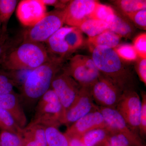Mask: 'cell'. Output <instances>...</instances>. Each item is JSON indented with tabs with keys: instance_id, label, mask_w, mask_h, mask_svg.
<instances>
[{
	"instance_id": "cell-22",
	"label": "cell",
	"mask_w": 146,
	"mask_h": 146,
	"mask_svg": "<svg viewBox=\"0 0 146 146\" xmlns=\"http://www.w3.org/2000/svg\"><path fill=\"white\" fill-rule=\"evenodd\" d=\"M45 131L47 146H69L68 138L58 128L48 127Z\"/></svg>"
},
{
	"instance_id": "cell-29",
	"label": "cell",
	"mask_w": 146,
	"mask_h": 146,
	"mask_svg": "<svg viewBox=\"0 0 146 146\" xmlns=\"http://www.w3.org/2000/svg\"><path fill=\"white\" fill-rule=\"evenodd\" d=\"M124 14L137 28L146 30V9Z\"/></svg>"
},
{
	"instance_id": "cell-5",
	"label": "cell",
	"mask_w": 146,
	"mask_h": 146,
	"mask_svg": "<svg viewBox=\"0 0 146 146\" xmlns=\"http://www.w3.org/2000/svg\"><path fill=\"white\" fill-rule=\"evenodd\" d=\"M65 18V9L47 12L41 21L25 31L23 34V42L45 43L63 27Z\"/></svg>"
},
{
	"instance_id": "cell-20",
	"label": "cell",
	"mask_w": 146,
	"mask_h": 146,
	"mask_svg": "<svg viewBox=\"0 0 146 146\" xmlns=\"http://www.w3.org/2000/svg\"><path fill=\"white\" fill-rule=\"evenodd\" d=\"M112 131L108 127L100 128L89 131L77 138L85 146H101Z\"/></svg>"
},
{
	"instance_id": "cell-26",
	"label": "cell",
	"mask_w": 146,
	"mask_h": 146,
	"mask_svg": "<svg viewBox=\"0 0 146 146\" xmlns=\"http://www.w3.org/2000/svg\"><path fill=\"white\" fill-rule=\"evenodd\" d=\"M65 39L71 52H72L79 48L83 44L82 32L78 27H75L66 35Z\"/></svg>"
},
{
	"instance_id": "cell-13",
	"label": "cell",
	"mask_w": 146,
	"mask_h": 146,
	"mask_svg": "<svg viewBox=\"0 0 146 146\" xmlns=\"http://www.w3.org/2000/svg\"><path fill=\"white\" fill-rule=\"evenodd\" d=\"M47 13L46 6L42 0H23L16 9V16L20 23L29 27L41 21Z\"/></svg>"
},
{
	"instance_id": "cell-8",
	"label": "cell",
	"mask_w": 146,
	"mask_h": 146,
	"mask_svg": "<svg viewBox=\"0 0 146 146\" xmlns=\"http://www.w3.org/2000/svg\"><path fill=\"white\" fill-rule=\"evenodd\" d=\"M115 109L131 129L140 136L139 128L141 100L135 90L123 91Z\"/></svg>"
},
{
	"instance_id": "cell-17",
	"label": "cell",
	"mask_w": 146,
	"mask_h": 146,
	"mask_svg": "<svg viewBox=\"0 0 146 146\" xmlns=\"http://www.w3.org/2000/svg\"><path fill=\"white\" fill-rule=\"evenodd\" d=\"M45 127L30 123L21 128L17 134L22 146H47Z\"/></svg>"
},
{
	"instance_id": "cell-18",
	"label": "cell",
	"mask_w": 146,
	"mask_h": 146,
	"mask_svg": "<svg viewBox=\"0 0 146 146\" xmlns=\"http://www.w3.org/2000/svg\"><path fill=\"white\" fill-rule=\"evenodd\" d=\"M108 29L120 37L129 38L134 34L135 30L131 23L125 17L115 12L106 21Z\"/></svg>"
},
{
	"instance_id": "cell-25",
	"label": "cell",
	"mask_w": 146,
	"mask_h": 146,
	"mask_svg": "<svg viewBox=\"0 0 146 146\" xmlns=\"http://www.w3.org/2000/svg\"><path fill=\"white\" fill-rule=\"evenodd\" d=\"M21 128L8 112L0 108V129L18 134Z\"/></svg>"
},
{
	"instance_id": "cell-11",
	"label": "cell",
	"mask_w": 146,
	"mask_h": 146,
	"mask_svg": "<svg viewBox=\"0 0 146 146\" xmlns=\"http://www.w3.org/2000/svg\"><path fill=\"white\" fill-rule=\"evenodd\" d=\"M98 108L91 95V88L82 86L77 98L65 112L63 124L68 127L90 112L98 110Z\"/></svg>"
},
{
	"instance_id": "cell-15",
	"label": "cell",
	"mask_w": 146,
	"mask_h": 146,
	"mask_svg": "<svg viewBox=\"0 0 146 146\" xmlns=\"http://www.w3.org/2000/svg\"><path fill=\"white\" fill-rule=\"evenodd\" d=\"M0 108L6 110L21 128L27 125V118L20 96L15 92L0 95Z\"/></svg>"
},
{
	"instance_id": "cell-27",
	"label": "cell",
	"mask_w": 146,
	"mask_h": 146,
	"mask_svg": "<svg viewBox=\"0 0 146 146\" xmlns=\"http://www.w3.org/2000/svg\"><path fill=\"white\" fill-rule=\"evenodd\" d=\"M117 54L124 61H135L138 56L133 45L124 44L119 45L114 49Z\"/></svg>"
},
{
	"instance_id": "cell-14",
	"label": "cell",
	"mask_w": 146,
	"mask_h": 146,
	"mask_svg": "<svg viewBox=\"0 0 146 146\" xmlns=\"http://www.w3.org/2000/svg\"><path fill=\"white\" fill-rule=\"evenodd\" d=\"M107 127L103 115L97 110L90 112L69 126L64 134L69 138H78L94 129Z\"/></svg>"
},
{
	"instance_id": "cell-32",
	"label": "cell",
	"mask_w": 146,
	"mask_h": 146,
	"mask_svg": "<svg viewBox=\"0 0 146 146\" xmlns=\"http://www.w3.org/2000/svg\"><path fill=\"white\" fill-rule=\"evenodd\" d=\"M115 12L114 9L109 6L101 4L99 3L94 10L92 18L98 19L106 22L108 17L114 14Z\"/></svg>"
},
{
	"instance_id": "cell-33",
	"label": "cell",
	"mask_w": 146,
	"mask_h": 146,
	"mask_svg": "<svg viewBox=\"0 0 146 146\" xmlns=\"http://www.w3.org/2000/svg\"><path fill=\"white\" fill-rule=\"evenodd\" d=\"M141 110L139 124V135L142 139H145L146 136V94L142 93Z\"/></svg>"
},
{
	"instance_id": "cell-16",
	"label": "cell",
	"mask_w": 146,
	"mask_h": 146,
	"mask_svg": "<svg viewBox=\"0 0 146 146\" xmlns=\"http://www.w3.org/2000/svg\"><path fill=\"white\" fill-rule=\"evenodd\" d=\"M75 27H62L45 42L47 50L51 55L64 59L71 52L65 37Z\"/></svg>"
},
{
	"instance_id": "cell-37",
	"label": "cell",
	"mask_w": 146,
	"mask_h": 146,
	"mask_svg": "<svg viewBox=\"0 0 146 146\" xmlns=\"http://www.w3.org/2000/svg\"><path fill=\"white\" fill-rule=\"evenodd\" d=\"M69 143V146H85L79 141L78 138H69L67 137Z\"/></svg>"
},
{
	"instance_id": "cell-39",
	"label": "cell",
	"mask_w": 146,
	"mask_h": 146,
	"mask_svg": "<svg viewBox=\"0 0 146 146\" xmlns=\"http://www.w3.org/2000/svg\"><path fill=\"white\" fill-rule=\"evenodd\" d=\"M0 146H1V143H0Z\"/></svg>"
},
{
	"instance_id": "cell-19",
	"label": "cell",
	"mask_w": 146,
	"mask_h": 146,
	"mask_svg": "<svg viewBox=\"0 0 146 146\" xmlns=\"http://www.w3.org/2000/svg\"><path fill=\"white\" fill-rule=\"evenodd\" d=\"M121 37L108 29L102 33L93 37L89 38V42L92 49L97 46H106L114 49L119 44Z\"/></svg>"
},
{
	"instance_id": "cell-2",
	"label": "cell",
	"mask_w": 146,
	"mask_h": 146,
	"mask_svg": "<svg viewBox=\"0 0 146 146\" xmlns=\"http://www.w3.org/2000/svg\"><path fill=\"white\" fill-rule=\"evenodd\" d=\"M63 61L51 56L49 60L31 71L21 86L22 103L30 104L38 102L51 89L55 76L63 68Z\"/></svg>"
},
{
	"instance_id": "cell-38",
	"label": "cell",
	"mask_w": 146,
	"mask_h": 146,
	"mask_svg": "<svg viewBox=\"0 0 146 146\" xmlns=\"http://www.w3.org/2000/svg\"><path fill=\"white\" fill-rule=\"evenodd\" d=\"M1 21H0V28H1Z\"/></svg>"
},
{
	"instance_id": "cell-9",
	"label": "cell",
	"mask_w": 146,
	"mask_h": 146,
	"mask_svg": "<svg viewBox=\"0 0 146 146\" xmlns=\"http://www.w3.org/2000/svg\"><path fill=\"white\" fill-rule=\"evenodd\" d=\"M60 71L54 78L51 89L56 94L62 105L64 116L66 110L77 98L82 86L66 71Z\"/></svg>"
},
{
	"instance_id": "cell-28",
	"label": "cell",
	"mask_w": 146,
	"mask_h": 146,
	"mask_svg": "<svg viewBox=\"0 0 146 146\" xmlns=\"http://www.w3.org/2000/svg\"><path fill=\"white\" fill-rule=\"evenodd\" d=\"M16 84L13 77L0 71V95L14 92L13 88Z\"/></svg>"
},
{
	"instance_id": "cell-6",
	"label": "cell",
	"mask_w": 146,
	"mask_h": 146,
	"mask_svg": "<svg viewBox=\"0 0 146 146\" xmlns=\"http://www.w3.org/2000/svg\"><path fill=\"white\" fill-rule=\"evenodd\" d=\"M64 70L80 86L90 88L101 75L92 58L84 55L77 54L71 58Z\"/></svg>"
},
{
	"instance_id": "cell-12",
	"label": "cell",
	"mask_w": 146,
	"mask_h": 146,
	"mask_svg": "<svg viewBox=\"0 0 146 146\" xmlns=\"http://www.w3.org/2000/svg\"><path fill=\"white\" fill-rule=\"evenodd\" d=\"M98 2L94 0L70 1L65 8V24L79 27L82 23L92 18Z\"/></svg>"
},
{
	"instance_id": "cell-31",
	"label": "cell",
	"mask_w": 146,
	"mask_h": 146,
	"mask_svg": "<svg viewBox=\"0 0 146 146\" xmlns=\"http://www.w3.org/2000/svg\"><path fill=\"white\" fill-rule=\"evenodd\" d=\"M1 146H22L20 138L17 134L8 131H1Z\"/></svg>"
},
{
	"instance_id": "cell-1",
	"label": "cell",
	"mask_w": 146,
	"mask_h": 146,
	"mask_svg": "<svg viewBox=\"0 0 146 146\" xmlns=\"http://www.w3.org/2000/svg\"><path fill=\"white\" fill-rule=\"evenodd\" d=\"M92 58L100 72L111 80L123 91L135 90L133 72L114 49L97 46L92 49Z\"/></svg>"
},
{
	"instance_id": "cell-35",
	"label": "cell",
	"mask_w": 146,
	"mask_h": 146,
	"mask_svg": "<svg viewBox=\"0 0 146 146\" xmlns=\"http://www.w3.org/2000/svg\"><path fill=\"white\" fill-rule=\"evenodd\" d=\"M135 69L140 80L146 85V58L138 57Z\"/></svg>"
},
{
	"instance_id": "cell-36",
	"label": "cell",
	"mask_w": 146,
	"mask_h": 146,
	"mask_svg": "<svg viewBox=\"0 0 146 146\" xmlns=\"http://www.w3.org/2000/svg\"><path fill=\"white\" fill-rule=\"evenodd\" d=\"M46 6L54 7L56 9H65L70 1L58 0H42Z\"/></svg>"
},
{
	"instance_id": "cell-4",
	"label": "cell",
	"mask_w": 146,
	"mask_h": 146,
	"mask_svg": "<svg viewBox=\"0 0 146 146\" xmlns=\"http://www.w3.org/2000/svg\"><path fill=\"white\" fill-rule=\"evenodd\" d=\"M64 111L56 94L50 89L37 102L31 123L44 127L58 128L63 124Z\"/></svg>"
},
{
	"instance_id": "cell-7",
	"label": "cell",
	"mask_w": 146,
	"mask_h": 146,
	"mask_svg": "<svg viewBox=\"0 0 146 146\" xmlns=\"http://www.w3.org/2000/svg\"><path fill=\"white\" fill-rule=\"evenodd\" d=\"M91 91L97 105L112 108H115L123 92L111 80L101 74L91 86Z\"/></svg>"
},
{
	"instance_id": "cell-21",
	"label": "cell",
	"mask_w": 146,
	"mask_h": 146,
	"mask_svg": "<svg viewBox=\"0 0 146 146\" xmlns=\"http://www.w3.org/2000/svg\"><path fill=\"white\" fill-rule=\"evenodd\" d=\"M78 28L89 38L96 36L108 29V25L105 21L94 18L84 21Z\"/></svg>"
},
{
	"instance_id": "cell-10",
	"label": "cell",
	"mask_w": 146,
	"mask_h": 146,
	"mask_svg": "<svg viewBox=\"0 0 146 146\" xmlns=\"http://www.w3.org/2000/svg\"><path fill=\"white\" fill-rule=\"evenodd\" d=\"M105 121L111 130L122 135L131 146H145L141 136L131 129L115 108L98 106Z\"/></svg>"
},
{
	"instance_id": "cell-34",
	"label": "cell",
	"mask_w": 146,
	"mask_h": 146,
	"mask_svg": "<svg viewBox=\"0 0 146 146\" xmlns=\"http://www.w3.org/2000/svg\"><path fill=\"white\" fill-rule=\"evenodd\" d=\"M133 46L138 57L146 58V34L142 33L138 35L133 41Z\"/></svg>"
},
{
	"instance_id": "cell-24",
	"label": "cell",
	"mask_w": 146,
	"mask_h": 146,
	"mask_svg": "<svg viewBox=\"0 0 146 146\" xmlns=\"http://www.w3.org/2000/svg\"><path fill=\"white\" fill-rule=\"evenodd\" d=\"M112 2L124 14L146 9V1L144 0H117Z\"/></svg>"
},
{
	"instance_id": "cell-23",
	"label": "cell",
	"mask_w": 146,
	"mask_h": 146,
	"mask_svg": "<svg viewBox=\"0 0 146 146\" xmlns=\"http://www.w3.org/2000/svg\"><path fill=\"white\" fill-rule=\"evenodd\" d=\"M18 2L16 0H0V21L3 30L7 31V24Z\"/></svg>"
},
{
	"instance_id": "cell-30",
	"label": "cell",
	"mask_w": 146,
	"mask_h": 146,
	"mask_svg": "<svg viewBox=\"0 0 146 146\" xmlns=\"http://www.w3.org/2000/svg\"><path fill=\"white\" fill-rule=\"evenodd\" d=\"M11 42L9 39L7 31L0 28V64L9 52L11 50Z\"/></svg>"
},
{
	"instance_id": "cell-3",
	"label": "cell",
	"mask_w": 146,
	"mask_h": 146,
	"mask_svg": "<svg viewBox=\"0 0 146 146\" xmlns=\"http://www.w3.org/2000/svg\"><path fill=\"white\" fill-rule=\"evenodd\" d=\"M51 57L42 43L23 42L9 52L1 65L9 70L31 71L46 62Z\"/></svg>"
}]
</instances>
